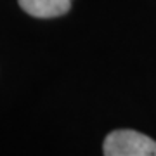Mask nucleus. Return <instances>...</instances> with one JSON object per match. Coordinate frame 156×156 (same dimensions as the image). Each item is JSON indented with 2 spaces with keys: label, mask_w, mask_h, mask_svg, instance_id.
Returning a JSON list of instances; mask_svg holds the SVG:
<instances>
[{
  "label": "nucleus",
  "mask_w": 156,
  "mask_h": 156,
  "mask_svg": "<svg viewBox=\"0 0 156 156\" xmlns=\"http://www.w3.org/2000/svg\"><path fill=\"white\" fill-rule=\"evenodd\" d=\"M104 156H156V142L137 130H113L102 144Z\"/></svg>",
  "instance_id": "1"
},
{
  "label": "nucleus",
  "mask_w": 156,
  "mask_h": 156,
  "mask_svg": "<svg viewBox=\"0 0 156 156\" xmlns=\"http://www.w3.org/2000/svg\"><path fill=\"white\" fill-rule=\"evenodd\" d=\"M71 2L73 0H19V5L30 16L50 19L66 14L71 9Z\"/></svg>",
  "instance_id": "2"
}]
</instances>
